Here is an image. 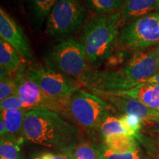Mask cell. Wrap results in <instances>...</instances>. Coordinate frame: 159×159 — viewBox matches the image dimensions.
Segmentation results:
<instances>
[{
    "label": "cell",
    "mask_w": 159,
    "mask_h": 159,
    "mask_svg": "<svg viewBox=\"0 0 159 159\" xmlns=\"http://www.w3.org/2000/svg\"><path fill=\"white\" fill-rule=\"evenodd\" d=\"M25 140L52 150L70 151L80 142V132L58 113L43 108L27 111L24 123Z\"/></svg>",
    "instance_id": "obj_1"
},
{
    "label": "cell",
    "mask_w": 159,
    "mask_h": 159,
    "mask_svg": "<svg viewBox=\"0 0 159 159\" xmlns=\"http://www.w3.org/2000/svg\"><path fill=\"white\" fill-rule=\"evenodd\" d=\"M123 23L121 12L99 14L86 21L80 43L89 63L98 64L111 57Z\"/></svg>",
    "instance_id": "obj_2"
},
{
    "label": "cell",
    "mask_w": 159,
    "mask_h": 159,
    "mask_svg": "<svg viewBox=\"0 0 159 159\" xmlns=\"http://www.w3.org/2000/svg\"><path fill=\"white\" fill-rule=\"evenodd\" d=\"M114 109L98 95L79 90L73 94L66 106V113L89 138L101 136V125Z\"/></svg>",
    "instance_id": "obj_3"
},
{
    "label": "cell",
    "mask_w": 159,
    "mask_h": 159,
    "mask_svg": "<svg viewBox=\"0 0 159 159\" xmlns=\"http://www.w3.org/2000/svg\"><path fill=\"white\" fill-rule=\"evenodd\" d=\"M46 66L76 79L88 71L89 62L80 41L66 39L53 46L44 57Z\"/></svg>",
    "instance_id": "obj_4"
},
{
    "label": "cell",
    "mask_w": 159,
    "mask_h": 159,
    "mask_svg": "<svg viewBox=\"0 0 159 159\" xmlns=\"http://www.w3.org/2000/svg\"><path fill=\"white\" fill-rule=\"evenodd\" d=\"M85 18V7L80 0H58L47 18L46 34L63 41L82 27Z\"/></svg>",
    "instance_id": "obj_5"
},
{
    "label": "cell",
    "mask_w": 159,
    "mask_h": 159,
    "mask_svg": "<svg viewBox=\"0 0 159 159\" xmlns=\"http://www.w3.org/2000/svg\"><path fill=\"white\" fill-rule=\"evenodd\" d=\"M27 72L47 96L62 105L66 112L69 99L82 85L76 79L40 64L32 63L27 67Z\"/></svg>",
    "instance_id": "obj_6"
},
{
    "label": "cell",
    "mask_w": 159,
    "mask_h": 159,
    "mask_svg": "<svg viewBox=\"0 0 159 159\" xmlns=\"http://www.w3.org/2000/svg\"><path fill=\"white\" fill-rule=\"evenodd\" d=\"M159 43V12H152L127 22L121 28L116 44L124 49L144 50Z\"/></svg>",
    "instance_id": "obj_7"
},
{
    "label": "cell",
    "mask_w": 159,
    "mask_h": 159,
    "mask_svg": "<svg viewBox=\"0 0 159 159\" xmlns=\"http://www.w3.org/2000/svg\"><path fill=\"white\" fill-rule=\"evenodd\" d=\"M13 78L17 95L32 108H43L60 114H66L62 105L47 96L30 78L24 63Z\"/></svg>",
    "instance_id": "obj_8"
},
{
    "label": "cell",
    "mask_w": 159,
    "mask_h": 159,
    "mask_svg": "<svg viewBox=\"0 0 159 159\" xmlns=\"http://www.w3.org/2000/svg\"><path fill=\"white\" fill-rule=\"evenodd\" d=\"M94 94V93H93ZM107 101L115 111L122 114H134L142 121V129H147L149 134L159 136V111L152 110L136 99L122 95L106 93H94Z\"/></svg>",
    "instance_id": "obj_9"
},
{
    "label": "cell",
    "mask_w": 159,
    "mask_h": 159,
    "mask_svg": "<svg viewBox=\"0 0 159 159\" xmlns=\"http://www.w3.org/2000/svg\"><path fill=\"white\" fill-rule=\"evenodd\" d=\"M121 70L128 80L137 85L148 82L159 72V62L153 50H138Z\"/></svg>",
    "instance_id": "obj_10"
},
{
    "label": "cell",
    "mask_w": 159,
    "mask_h": 159,
    "mask_svg": "<svg viewBox=\"0 0 159 159\" xmlns=\"http://www.w3.org/2000/svg\"><path fill=\"white\" fill-rule=\"evenodd\" d=\"M0 37L12 46L25 62L33 63V51L22 28L2 7L0 8Z\"/></svg>",
    "instance_id": "obj_11"
},
{
    "label": "cell",
    "mask_w": 159,
    "mask_h": 159,
    "mask_svg": "<svg viewBox=\"0 0 159 159\" xmlns=\"http://www.w3.org/2000/svg\"><path fill=\"white\" fill-rule=\"evenodd\" d=\"M111 94L130 97L152 110L159 111V84L157 83H142L128 90L119 91Z\"/></svg>",
    "instance_id": "obj_12"
},
{
    "label": "cell",
    "mask_w": 159,
    "mask_h": 159,
    "mask_svg": "<svg viewBox=\"0 0 159 159\" xmlns=\"http://www.w3.org/2000/svg\"><path fill=\"white\" fill-rule=\"evenodd\" d=\"M158 4L159 0H125L121 11L123 22L152 13Z\"/></svg>",
    "instance_id": "obj_13"
},
{
    "label": "cell",
    "mask_w": 159,
    "mask_h": 159,
    "mask_svg": "<svg viewBox=\"0 0 159 159\" xmlns=\"http://www.w3.org/2000/svg\"><path fill=\"white\" fill-rule=\"evenodd\" d=\"M27 111L25 110H1V119H2L8 134L19 140L25 141L24 123Z\"/></svg>",
    "instance_id": "obj_14"
},
{
    "label": "cell",
    "mask_w": 159,
    "mask_h": 159,
    "mask_svg": "<svg viewBox=\"0 0 159 159\" xmlns=\"http://www.w3.org/2000/svg\"><path fill=\"white\" fill-rule=\"evenodd\" d=\"M22 57L12 46L0 39V66H3L11 77L14 76L21 68Z\"/></svg>",
    "instance_id": "obj_15"
},
{
    "label": "cell",
    "mask_w": 159,
    "mask_h": 159,
    "mask_svg": "<svg viewBox=\"0 0 159 159\" xmlns=\"http://www.w3.org/2000/svg\"><path fill=\"white\" fill-rule=\"evenodd\" d=\"M137 139L127 134H113L103 139L104 144L115 153L130 152L139 148Z\"/></svg>",
    "instance_id": "obj_16"
},
{
    "label": "cell",
    "mask_w": 159,
    "mask_h": 159,
    "mask_svg": "<svg viewBox=\"0 0 159 159\" xmlns=\"http://www.w3.org/2000/svg\"><path fill=\"white\" fill-rule=\"evenodd\" d=\"M23 142L11 134L1 138L0 159H23L21 152Z\"/></svg>",
    "instance_id": "obj_17"
},
{
    "label": "cell",
    "mask_w": 159,
    "mask_h": 159,
    "mask_svg": "<svg viewBox=\"0 0 159 159\" xmlns=\"http://www.w3.org/2000/svg\"><path fill=\"white\" fill-rule=\"evenodd\" d=\"M125 0H86V5L98 14H108L121 12Z\"/></svg>",
    "instance_id": "obj_18"
},
{
    "label": "cell",
    "mask_w": 159,
    "mask_h": 159,
    "mask_svg": "<svg viewBox=\"0 0 159 159\" xmlns=\"http://www.w3.org/2000/svg\"><path fill=\"white\" fill-rule=\"evenodd\" d=\"M69 152L72 159H99V147L90 142H80Z\"/></svg>",
    "instance_id": "obj_19"
},
{
    "label": "cell",
    "mask_w": 159,
    "mask_h": 159,
    "mask_svg": "<svg viewBox=\"0 0 159 159\" xmlns=\"http://www.w3.org/2000/svg\"><path fill=\"white\" fill-rule=\"evenodd\" d=\"M58 0H29L33 15L38 23H42Z\"/></svg>",
    "instance_id": "obj_20"
},
{
    "label": "cell",
    "mask_w": 159,
    "mask_h": 159,
    "mask_svg": "<svg viewBox=\"0 0 159 159\" xmlns=\"http://www.w3.org/2000/svg\"><path fill=\"white\" fill-rule=\"evenodd\" d=\"M113 113L105 117L101 125L100 134L102 139L113 134H127L121 122L120 116L117 117Z\"/></svg>",
    "instance_id": "obj_21"
},
{
    "label": "cell",
    "mask_w": 159,
    "mask_h": 159,
    "mask_svg": "<svg viewBox=\"0 0 159 159\" xmlns=\"http://www.w3.org/2000/svg\"><path fill=\"white\" fill-rule=\"evenodd\" d=\"M120 119L127 134L138 139L142 130V119L134 114H122Z\"/></svg>",
    "instance_id": "obj_22"
},
{
    "label": "cell",
    "mask_w": 159,
    "mask_h": 159,
    "mask_svg": "<svg viewBox=\"0 0 159 159\" xmlns=\"http://www.w3.org/2000/svg\"><path fill=\"white\" fill-rule=\"evenodd\" d=\"M139 148L128 153L119 154L111 151L104 144L99 147V159H143Z\"/></svg>",
    "instance_id": "obj_23"
},
{
    "label": "cell",
    "mask_w": 159,
    "mask_h": 159,
    "mask_svg": "<svg viewBox=\"0 0 159 159\" xmlns=\"http://www.w3.org/2000/svg\"><path fill=\"white\" fill-rule=\"evenodd\" d=\"M1 110H25L29 111L33 109L27 103L24 102L18 95L10 97L1 101Z\"/></svg>",
    "instance_id": "obj_24"
},
{
    "label": "cell",
    "mask_w": 159,
    "mask_h": 159,
    "mask_svg": "<svg viewBox=\"0 0 159 159\" xmlns=\"http://www.w3.org/2000/svg\"><path fill=\"white\" fill-rule=\"evenodd\" d=\"M0 100L17 95L16 87L14 80L12 77H5L0 78Z\"/></svg>",
    "instance_id": "obj_25"
},
{
    "label": "cell",
    "mask_w": 159,
    "mask_h": 159,
    "mask_svg": "<svg viewBox=\"0 0 159 159\" xmlns=\"http://www.w3.org/2000/svg\"><path fill=\"white\" fill-rule=\"evenodd\" d=\"M27 159H72L69 151H39Z\"/></svg>",
    "instance_id": "obj_26"
},
{
    "label": "cell",
    "mask_w": 159,
    "mask_h": 159,
    "mask_svg": "<svg viewBox=\"0 0 159 159\" xmlns=\"http://www.w3.org/2000/svg\"><path fill=\"white\" fill-rule=\"evenodd\" d=\"M8 134V131L7 130L2 119L0 118V136H1V138H3Z\"/></svg>",
    "instance_id": "obj_27"
},
{
    "label": "cell",
    "mask_w": 159,
    "mask_h": 159,
    "mask_svg": "<svg viewBox=\"0 0 159 159\" xmlns=\"http://www.w3.org/2000/svg\"><path fill=\"white\" fill-rule=\"evenodd\" d=\"M146 83H157V84H159V72L157 73L156 75H155L152 77H151V78L149 80L148 82H146Z\"/></svg>",
    "instance_id": "obj_28"
},
{
    "label": "cell",
    "mask_w": 159,
    "mask_h": 159,
    "mask_svg": "<svg viewBox=\"0 0 159 159\" xmlns=\"http://www.w3.org/2000/svg\"><path fill=\"white\" fill-rule=\"evenodd\" d=\"M152 50H153L155 55H156L157 59H158V61L159 62V43H158V44L155 47V48L152 49Z\"/></svg>",
    "instance_id": "obj_29"
},
{
    "label": "cell",
    "mask_w": 159,
    "mask_h": 159,
    "mask_svg": "<svg viewBox=\"0 0 159 159\" xmlns=\"http://www.w3.org/2000/svg\"><path fill=\"white\" fill-rule=\"evenodd\" d=\"M152 159H159V150L158 151V152H156V154L155 155L153 158H152Z\"/></svg>",
    "instance_id": "obj_30"
},
{
    "label": "cell",
    "mask_w": 159,
    "mask_h": 159,
    "mask_svg": "<svg viewBox=\"0 0 159 159\" xmlns=\"http://www.w3.org/2000/svg\"><path fill=\"white\" fill-rule=\"evenodd\" d=\"M156 12H159V4H158V7H156V11H155Z\"/></svg>",
    "instance_id": "obj_31"
},
{
    "label": "cell",
    "mask_w": 159,
    "mask_h": 159,
    "mask_svg": "<svg viewBox=\"0 0 159 159\" xmlns=\"http://www.w3.org/2000/svg\"><path fill=\"white\" fill-rule=\"evenodd\" d=\"M143 159H152V158H151L150 157V158H144H144H143Z\"/></svg>",
    "instance_id": "obj_32"
}]
</instances>
